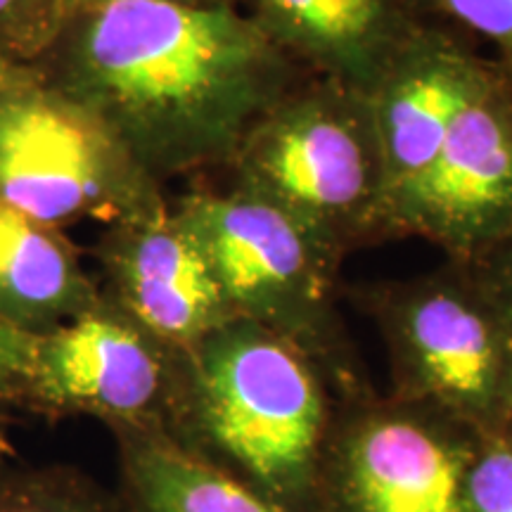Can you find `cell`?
I'll list each match as a JSON object with an SVG mask.
<instances>
[{
	"label": "cell",
	"instance_id": "8fae6325",
	"mask_svg": "<svg viewBox=\"0 0 512 512\" xmlns=\"http://www.w3.org/2000/svg\"><path fill=\"white\" fill-rule=\"evenodd\" d=\"M93 254L102 294L183 354L233 320L200 242L171 202L107 223Z\"/></svg>",
	"mask_w": 512,
	"mask_h": 512
},
{
	"label": "cell",
	"instance_id": "52a82bcc",
	"mask_svg": "<svg viewBox=\"0 0 512 512\" xmlns=\"http://www.w3.org/2000/svg\"><path fill=\"white\" fill-rule=\"evenodd\" d=\"M185 354L102 302L46 332H31L12 408L50 422L95 418L112 427L174 432Z\"/></svg>",
	"mask_w": 512,
	"mask_h": 512
},
{
	"label": "cell",
	"instance_id": "7c38bea8",
	"mask_svg": "<svg viewBox=\"0 0 512 512\" xmlns=\"http://www.w3.org/2000/svg\"><path fill=\"white\" fill-rule=\"evenodd\" d=\"M245 12L304 72L366 93L420 22L408 0H247Z\"/></svg>",
	"mask_w": 512,
	"mask_h": 512
},
{
	"label": "cell",
	"instance_id": "30bf717a",
	"mask_svg": "<svg viewBox=\"0 0 512 512\" xmlns=\"http://www.w3.org/2000/svg\"><path fill=\"white\" fill-rule=\"evenodd\" d=\"M494 62L470 38L420 19L368 91L387 171L389 240L430 176L460 107Z\"/></svg>",
	"mask_w": 512,
	"mask_h": 512
},
{
	"label": "cell",
	"instance_id": "603a6c76",
	"mask_svg": "<svg viewBox=\"0 0 512 512\" xmlns=\"http://www.w3.org/2000/svg\"><path fill=\"white\" fill-rule=\"evenodd\" d=\"M5 64H8V60H3V57H0V72H3V67Z\"/></svg>",
	"mask_w": 512,
	"mask_h": 512
},
{
	"label": "cell",
	"instance_id": "44dd1931",
	"mask_svg": "<svg viewBox=\"0 0 512 512\" xmlns=\"http://www.w3.org/2000/svg\"><path fill=\"white\" fill-rule=\"evenodd\" d=\"M64 15L72 10L81 8H98V5L117 3V0H62ZM164 3H178V5H195V8H226V5H240V0H164Z\"/></svg>",
	"mask_w": 512,
	"mask_h": 512
},
{
	"label": "cell",
	"instance_id": "7a4b0ae2",
	"mask_svg": "<svg viewBox=\"0 0 512 512\" xmlns=\"http://www.w3.org/2000/svg\"><path fill=\"white\" fill-rule=\"evenodd\" d=\"M337 406L309 354L233 318L185 351L171 434L268 501L320 512V467Z\"/></svg>",
	"mask_w": 512,
	"mask_h": 512
},
{
	"label": "cell",
	"instance_id": "4fadbf2b",
	"mask_svg": "<svg viewBox=\"0 0 512 512\" xmlns=\"http://www.w3.org/2000/svg\"><path fill=\"white\" fill-rule=\"evenodd\" d=\"M100 302V283L62 228L0 202V320L46 332Z\"/></svg>",
	"mask_w": 512,
	"mask_h": 512
},
{
	"label": "cell",
	"instance_id": "7402d4cb",
	"mask_svg": "<svg viewBox=\"0 0 512 512\" xmlns=\"http://www.w3.org/2000/svg\"><path fill=\"white\" fill-rule=\"evenodd\" d=\"M8 448V444H5V422L0 420V451H5Z\"/></svg>",
	"mask_w": 512,
	"mask_h": 512
},
{
	"label": "cell",
	"instance_id": "ffe728a7",
	"mask_svg": "<svg viewBox=\"0 0 512 512\" xmlns=\"http://www.w3.org/2000/svg\"><path fill=\"white\" fill-rule=\"evenodd\" d=\"M31 332L17 330L0 320V420L5 422V411L12 408L27 363Z\"/></svg>",
	"mask_w": 512,
	"mask_h": 512
},
{
	"label": "cell",
	"instance_id": "5bb4252c",
	"mask_svg": "<svg viewBox=\"0 0 512 512\" xmlns=\"http://www.w3.org/2000/svg\"><path fill=\"white\" fill-rule=\"evenodd\" d=\"M126 512H294L256 494L166 427H112Z\"/></svg>",
	"mask_w": 512,
	"mask_h": 512
},
{
	"label": "cell",
	"instance_id": "3957f363",
	"mask_svg": "<svg viewBox=\"0 0 512 512\" xmlns=\"http://www.w3.org/2000/svg\"><path fill=\"white\" fill-rule=\"evenodd\" d=\"M207 256L233 318L309 354L342 401L375 387L337 309L342 256L275 204L233 185H197L171 202Z\"/></svg>",
	"mask_w": 512,
	"mask_h": 512
},
{
	"label": "cell",
	"instance_id": "ac0fdd59",
	"mask_svg": "<svg viewBox=\"0 0 512 512\" xmlns=\"http://www.w3.org/2000/svg\"><path fill=\"white\" fill-rule=\"evenodd\" d=\"M64 19L62 0H0V57L34 62Z\"/></svg>",
	"mask_w": 512,
	"mask_h": 512
},
{
	"label": "cell",
	"instance_id": "9a60e30c",
	"mask_svg": "<svg viewBox=\"0 0 512 512\" xmlns=\"http://www.w3.org/2000/svg\"><path fill=\"white\" fill-rule=\"evenodd\" d=\"M0 512H126L112 494L72 465H34L0 451Z\"/></svg>",
	"mask_w": 512,
	"mask_h": 512
},
{
	"label": "cell",
	"instance_id": "5b68a950",
	"mask_svg": "<svg viewBox=\"0 0 512 512\" xmlns=\"http://www.w3.org/2000/svg\"><path fill=\"white\" fill-rule=\"evenodd\" d=\"M344 294L380 332L389 394L439 408L475 432L512 430V325L470 268L446 261Z\"/></svg>",
	"mask_w": 512,
	"mask_h": 512
},
{
	"label": "cell",
	"instance_id": "8992f818",
	"mask_svg": "<svg viewBox=\"0 0 512 512\" xmlns=\"http://www.w3.org/2000/svg\"><path fill=\"white\" fill-rule=\"evenodd\" d=\"M0 202L48 226L107 223L166 204L91 112L57 91L31 62L0 72Z\"/></svg>",
	"mask_w": 512,
	"mask_h": 512
},
{
	"label": "cell",
	"instance_id": "6da1fadb",
	"mask_svg": "<svg viewBox=\"0 0 512 512\" xmlns=\"http://www.w3.org/2000/svg\"><path fill=\"white\" fill-rule=\"evenodd\" d=\"M31 64L159 185L226 171L256 121L309 76L240 5L164 0L67 12Z\"/></svg>",
	"mask_w": 512,
	"mask_h": 512
},
{
	"label": "cell",
	"instance_id": "d6986e66",
	"mask_svg": "<svg viewBox=\"0 0 512 512\" xmlns=\"http://www.w3.org/2000/svg\"><path fill=\"white\" fill-rule=\"evenodd\" d=\"M465 266L512 325V233Z\"/></svg>",
	"mask_w": 512,
	"mask_h": 512
},
{
	"label": "cell",
	"instance_id": "9c48e42d",
	"mask_svg": "<svg viewBox=\"0 0 512 512\" xmlns=\"http://www.w3.org/2000/svg\"><path fill=\"white\" fill-rule=\"evenodd\" d=\"M510 233L512 79L494 62L453 119L394 238H422L446 261L467 264Z\"/></svg>",
	"mask_w": 512,
	"mask_h": 512
},
{
	"label": "cell",
	"instance_id": "2e32d148",
	"mask_svg": "<svg viewBox=\"0 0 512 512\" xmlns=\"http://www.w3.org/2000/svg\"><path fill=\"white\" fill-rule=\"evenodd\" d=\"M422 22L439 24L470 41L482 38L512 79V0H408Z\"/></svg>",
	"mask_w": 512,
	"mask_h": 512
},
{
	"label": "cell",
	"instance_id": "e0dca14e",
	"mask_svg": "<svg viewBox=\"0 0 512 512\" xmlns=\"http://www.w3.org/2000/svg\"><path fill=\"white\" fill-rule=\"evenodd\" d=\"M467 512H512V430L477 434L465 470Z\"/></svg>",
	"mask_w": 512,
	"mask_h": 512
},
{
	"label": "cell",
	"instance_id": "ba28073f",
	"mask_svg": "<svg viewBox=\"0 0 512 512\" xmlns=\"http://www.w3.org/2000/svg\"><path fill=\"white\" fill-rule=\"evenodd\" d=\"M477 434L394 394L342 401L320 467V512H467Z\"/></svg>",
	"mask_w": 512,
	"mask_h": 512
},
{
	"label": "cell",
	"instance_id": "277c9868",
	"mask_svg": "<svg viewBox=\"0 0 512 512\" xmlns=\"http://www.w3.org/2000/svg\"><path fill=\"white\" fill-rule=\"evenodd\" d=\"M223 183L275 204L342 259L387 238V171L361 88L309 74L256 121Z\"/></svg>",
	"mask_w": 512,
	"mask_h": 512
}]
</instances>
